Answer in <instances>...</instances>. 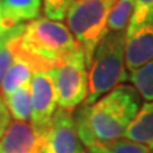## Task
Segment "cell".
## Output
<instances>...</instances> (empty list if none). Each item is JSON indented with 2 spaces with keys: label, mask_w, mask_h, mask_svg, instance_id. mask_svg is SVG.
Segmentation results:
<instances>
[{
  "label": "cell",
  "mask_w": 153,
  "mask_h": 153,
  "mask_svg": "<svg viewBox=\"0 0 153 153\" xmlns=\"http://www.w3.org/2000/svg\"><path fill=\"white\" fill-rule=\"evenodd\" d=\"M139 108L137 89L133 85H117L96 102L84 105L75 112L80 140L87 148H92L120 139Z\"/></svg>",
  "instance_id": "cell-1"
},
{
  "label": "cell",
  "mask_w": 153,
  "mask_h": 153,
  "mask_svg": "<svg viewBox=\"0 0 153 153\" xmlns=\"http://www.w3.org/2000/svg\"><path fill=\"white\" fill-rule=\"evenodd\" d=\"M14 54L32 66L33 73L50 71L78 51L79 44L69 28L59 21L36 18L27 23L21 35L12 38Z\"/></svg>",
  "instance_id": "cell-2"
},
{
  "label": "cell",
  "mask_w": 153,
  "mask_h": 153,
  "mask_svg": "<svg viewBox=\"0 0 153 153\" xmlns=\"http://www.w3.org/2000/svg\"><path fill=\"white\" fill-rule=\"evenodd\" d=\"M126 32H107L93 51L88 65V94L91 105L129 78L125 66Z\"/></svg>",
  "instance_id": "cell-3"
},
{
  "label": "cell",
  "mask_w": 153,
  "mask_h": 153,
  "mask_svg": "<svg viewBox=\"0 0 153 153\" xmlns=\"http://www.w3.org/2000/svg\"><path fill=\"white\" fill-rule=\"evenodd\" d=\"M116 0H73L66 13V27L79 44L87 66L100 41L107 35V21Z\"/></svg>",
  "instance_id": "cell-4"
},
{
  "label": "cell",
  "mask_w": 153,
  "mask_h": 153,
  "mask_svg": "<svg viewBox=\"0 0 153 153\" xmlns=\"http://www.w3.org/2000/svg\"><path fill=\"white\" fill-rule=\"evenodd\" d=\"M61 108L73 110L85 101L88 94V66L83 51H78L65 59L50 71Z\"/></svg>",
  "instance_id": "cell-5"
},
{
  "label": "cell",
  "mask_w": 153,
  "mask_h": 153,
  "mask_svg": "<svg viewBox=\"0 0 153 153\" xmlns=\"http://www.w3.org/2000/svg\"><path fill=\"white\" fill-rule=\"evenodd\" d=\"M47 134L49 128H40L32 121H10L0 137V153H42Z\"/></svg>",
  "instance_id": "cell-6"
},
{
  "label": "cell",
  "mask_w": 153,
  "mask_h": 153,
  "mask_svg": "<svg viewBox=\"0 0 153 153\" xmlns=\"http://www.w3.org/2000/svg\"><path fill=\"white\" fill-rule=\"evenodd\" d=\"M42 153H85L73 111L59 107L52 115L46 147Z\"/></svg>",
  "instance_id": "cell-7"
},
{
  "label": "cell",
  "mask_w": 153,
  "mask_h": 153,
  "mask_svg": "<svg viewBox=\"0 0 153 153\" xmlns=\"http://www.w3.org/2000/svg\"><path fill=\"white\" fill-rule=\"evenodd\" d=\"M32 123L40 128H49L56 111L57 96L52 76L49 71L33 73L31 79Z\"/></svg>",
  "instance_id": "cell-8"
},
{
  "label": "cell",
  "mask_w": 153,
  "mask_h": 153,
  "mask_svg": "<svg viewBox=\"0 0 153 153\" xmlns=\"http://www.w3.org/2000/svg\"><path fill=\"white\" fill-rule=\"evenodd\" d=\"M153 60V22L126 36L125 66L129 73Z\"/></svg>",
  "instance_id": "cell-9"
},
{
  "label": "cell",
  "mask_w": 153,
  "mask_h": 153,
  "mask_svg": "<svg viewBox=\"0 0 153 153\" xmlns=\"http://www.w3.org/2000/svg\"><path fill=\"white\" fill-rule=\"evenodd\" d=\"M123 138L144 144L153 151V101H146L142 105Z\"/></svg>",
  "instance_id": "cell-10"
},
{
  "label": "cell",
  "mask_w": 153,
  "mask_h": 153,
  "mask_svg": "<svg viewBox=\"0 0 153 153\" xmlns=\"http://www.w3.org/2000/svg\"><path fill=\"white\" fill-rule=\"evenodd\" d=\"M41 7V0H0L3 16L12 26L38 18Z\"/></svg>",
  "instance_id": "cell-11"
},
{
  "label": "cell",
  "mask_w": 153,
  "mask_h": 153,
  "mask_svg": "<svg viewBox=\"0 0 153 153\" xmlns=\"http://www.w3.org/2000/svg\"><path fill=\"white\" fill-rule=\"evenodd\" d=\"M5 106L9 110L10 116L14 120L30 121L32 120V93L31 83L19 87L14 92L1 96Z\"/></svg>",
  "instance_id": "cell-12"
},
{
  "label": "cell",
  "mask_w": 153,
  "mask_h": 153,
  "mask_svg": "<svg viewBox=\"0 0 153 153\" xmlns=\"http://www.w3.org/2000/svg\"><path fill=\"white\" fill-rule=\"evenodd\" d=\"M33 75L32 66L23 59V57L14 54V61L10 65V68L4 75V79L0 87V93L5 96L14 92L16 89L25 84H30Z\"/></svg>",
  "instance_id": "cell-13"
},
{
  "label": "cell",
  "mask_w": 153,
  "mask_h": 153,
  "mask_svg": "<svg viewBox=\"0 0 153 153\" xmlns=\"http://www.w3.org/2000/svg\"><path fill=\"white\" fill-rule=\"evenodd\" d=\"M134 12V0H116L110 12L107 28L110 32H126Z\"/></svg>",
  "instance_id": "cell-14"
},
{
  "label": "cell",
  "mask_w": 153,
  "mask_h": 153,
  "mask_svg": "<svg viewBox=\"0 0 153 153\" xmlns=\"http://www.w3.org/2000/svg\"><path fill=\"white\" fill-rule=\"evenodd\" d=\"M129 79L142 98L146 101H153V60L131 71Z\"/></svg>",
  "instance_id": "cell-15"
},
{
  "label": "cell",
  "mask_w": 153,
  "mask_h": 153,
  "mask_svg": "<svg viewBox=\"0 0 153 153\" xmlns=\"http://www.w3.org/2000/svg\"><path fill=\"white\" fill-rule=\"evenodd\" d=\"M153 22V0H134V12L126 30V36Z\"/></svg>",
  "instance_id": "cell-16"
},
{
  "label": "cell",
  "mask_w": 153,
  "mask_h": 153,
  "mask_svg": "<svg viewBox=\"0 0 153 153\" xmlns=\"http://www.w3.org/2000/svg\"><path fill=\"white\" fill-rule=\"evenodd\" d=\"M91 153H152V149L140 143L129 140L126 138L107 143V144L88 148Z\"/></svg>",
  "instance_id": "cell-17"
},
{
  "label": "cell",
  "mask_w": 153,
  "mask_h": 153,
  "mask_svg": "<svg viewBox=\"0 0 153 153\" xmlns=\"http://www.w3.org/2000/svg\"><path fill=\"white\" fill-rule=\"evenodd\" d=\"M46 18L52 21H63L73 0H42Z\"/></svg>",
  "instance_id": "cell-18"
},
{
  "label": "cell",
  "mask_w": 153,
  "mask_h": 153,
  "mask_svg": "<svg viewBox=\"0 0 153 153\" xmlns=\"http://www.w3.org/2000/svg\"><path fill=\"white\" fill-rule=\"evenodd\" d=\"M12 38L9 41H7L3 46H0V87H1L4 75H5L8 69L10 68V65L14 61V51H13Z\"/></svg>",
  "instance_id": "cell-19"
},
{
  "label": "cell",
  "mask_w": 153,
  "mask_h": 153,
  "mask_svg": "<svg viewBox=\"0 0 153 153\" xmlns=\"http://www.w3.org/2000/svg\"><path fill=\"white\" fill-rule=\"evenodd\" d=\"M26 25H18V26H12L5 18H4L1 13V8H0V46H3L7 41H9L12 37L21 35L25 30Z\"/></svg>",
  "instance_id": "cell-20"
},
{
  "label": "cell",
  "mask_w": 153,
  "mask_h": 153,
  "mask_svg": "<svg viewBox=\"0 0 153 153\" xmlns=\"http://www.w3.org/2000/svg\"><path fill=\"white\" fill-rule=\"evenodd\" d=\"M9 124H10V114H9L8 107L5 106L3 97L0 96V137L3 135V133L5 131Z\"/></svg>",
  "instance_id": "cell-21"
}]
</instances>
